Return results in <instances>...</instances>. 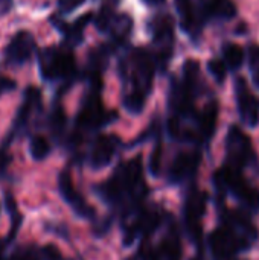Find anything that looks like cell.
I'll return each mask as SVG.
<instances>
[{"label": "cell", "mask_w": 259, "mask_h": 260, "mask_svg": "<svg viewBox=\"0 0 259 260\" xmlns=\"http://www.w3.org/2000/svg\"><path fill=\"white\" fill-rule=\"evenodd\" d=\"M38 72L46 82H61L67 88L78 75L73 49L66 44L49 46L37 53Z\"/></svg>", "instance_id": "1"}, {"label": "cell", "mask_w": 259, "mask_h": 260, "mask_svg": "<svg viewBox=\"0 0 259 260\" xmlns=\"http://www.w3.org/2000/svg\"><path fill=\"white\" fill-rule=\"evenodd\" d=\"M142 184V163L140 155L131 158L128 163L122 165L116 174L102 183L96 193L107 203H118L124 195L137 192L139 186Z\"/></svg>", "instance_id": "2"}, {"label": "cell", "mask_w": 259, "mask_h": 260, "mask_svg": "<svg viewBox=\"0 0 259 260\" xmlns=\"http://www.w3.org/2000/svg\"><path fill=\"white\" fill-rule=\"evenodd\" d=\"M121 66H124V69L121 67V72L131 84V90L128 91H136L147 96V93L151 90L156 69L151 53L145 49H136L130 59L121 61Z\"/></svg>", "instance_id": "3"}, {"label": "cell", "mask_w": 259, "mask_h": 260, "mask_svg": "<svg viewBox=\"0 0 259 260\" xmlns=\"http://www.w3.org/2000/svg\"><path fill=\"white\" fill-rule=\"evenodd\" d=\"M38 53L37 40L26 29L17 30L3 49V62L9 67H23Z\"/></svg>", "instance_id": "4"}, {"label": "cell", "mask_w": 259, "mask_h": 260, "mask_svg": "<svg viewBox=\"0 0 259 260\" xmlns=\"http://www.w3.org/2000/svg\"><path fill=\"white\" fill-rule=\"evenodd\" d=\"M150 32L156 46V59L165 69L174 50V21L171 15H156L150 21Z\"/></svg>", "instance_id": "5"}, {"label": "cell", "mask_w": 259, "mask_h": 260, "mask_svg": "<svg viewBox=\"0 0 259 260\" xmlns=\"http://www.w3.org/2000/svg\"><path fill=\"white\" fill-rule=\"evenodd\" d=\"M116 117V113H108L104 110L101 101V90L90 88V93L85 96L81 110L76 116V126L82 129H96L107 125L111 119Z\"/></svg>", "instance_id": "6"}, {"label": "cell", "mask_w": 259, "mask_h": 260, "mask_svg": "<svg viewBox=\"0 0 259 260\" xmlns=\"http://www.w3.org/2000/svg\"><path fill=\"white\" fill-rule=\"evenodd\" d=\"M226 151L227 160L231 163L229 166L235 169H241L255 160V151L249 136L235 125L229 128L226 137Z\"/></svg>", "instance_id": "7"}, {"label": "cell", "mask_w": 259, "mask_h": 260, "mask_svg": "<svg viewBox=\"0 0 259 260\" xmlns=\"http://www.w3.org/2000/svg\"><path fill=\"white\" fill-rule=\"evenodd\" d=\"M235 96H237V105L241 120L249 128H255L259 123V101L250 91L244 78L237 79Z\"/></svg>", "instance_id": "8"}, {"label": "cell", "mask_w": 259, "mask_h": 260, "mask_svg": "<svg viewBox=\"0 0 259 260\" xmlns=\"http://www.w3.org/2000/svg\"><path fill=\"white\" fill-rule=\"evenodd\" d=\"M41 90L38 87L34 85H27L23 90V98H21V104L17 110L14 123H12V131L11 136H14L15 133H21L26 129L31 117L34 116V113L41 110Z\"/></svg>", "instance_id": "9"}, {"label": "cell", "mask_w": 259, "mask_h": 260, "mask_svg": "<svg viewBox=\"0 0 259 260\" xmlns=\"http://www.w3.org/2000/svg\"><path fill=\"white\" fill-rule=\"evenodd\" d=\"M244 241L241 236H237L229 229H217L209 236V248L215 259L226 260L232 257L238 250H241Z\"/></svg>", "instance_id": "10"}, {"label": "cell", "mask_w": 259, "mask_h": 260, "mask_svg": "<svg viewBox=\"0 0 259 260\" xmlns=\"http://www.w3.org/2000/svg\"><path fill=\"white\" fill-rule=\"evenodd\" d=\"M92 18H93V14L87 12V14L78 17L73 23L64 21L60 15H50L49 21L63 35L64 44L69 46L70 49H73V47H76L78 44H81L84 41V29L92 21Z\"/></svg>", "instance_id": "11"}, {"label": "cell", "mask_w": 259, "mask_h": 260, "mask_svg": "<svg viewBox=\"0 0 259 260\" xmlns=\"http://www.w3.org/2000/svg\"><path fill=\"white\" fill-rule=\"evenodd\" d=\"M206 210V195L198 189L188 193L185 203V222L191 238H200L202 235V218Z\"/></svg>", "instance_id": "12"}, {"label": "cell", "mask_w": 259, "mask_h": 260, "mask_svg": "<svg viewBox=\"0 0 259 260\" xmlns=\"http://www.w3.org/2000/svg\"><path fill=\"white\" fill-rule=\"evenodd\" d=\"M58 190H60V195L63 197V200L73 209V212L76 215H79L81 218H92L95 215L93 207H90L85 203V200L81 197V193L75 189L72 177L67 171L61 172L58 177Z\"/></svg>", "instance_id": "13"}, {"label": "cell", "mask_w": 259, "mask_h": 260, "mask_svg": "<svg viewBox=\"0 0 259 260\" xmlns=\"http://www.w3.org/2000/svg\"><path fill=\"white\" fill-rule=\"evenodd\" d=\"M118 145H119V140L118 137L114 136H99L93 146H92V151H90V157H89V161H90V166L93 169H104L107 168L114 154H116V149H118Z\"/></svg>", "instance_id": "14"}, {"label": "cell", "mask_w": 259, "mask_h": 260, "mask_svg": "<svg viewBox=\"0 0 259 260\" xmlns=\"http://www.w3.org/2000/svg\"><path fill=\"white\" fill-rule=\"evenodd\" d=\"M200 165V155L197 152H180L171 168H169V181L174 184H180L185 180H188L189 177H192L195 174V171L198 169Z\"/></svg>", "instance_id": "15"}, {"label": "cell", "mask_w": 259, "mask_h": 260, "mask_svg": "<svg viewBox=\"0 0 259 260\" xmlns=\"http://www.w3.org/2000/svg\"><path fill=\"white\" fill-rule=\"evenodd\" d=\"M176 6L180 17L182 29L191 37H195L202 27V17L194 5V0H176Z\"/></svg>", "instance_id": "16"}, {"label": "cell", "mask_w": 259, "mask_h": 260, "mask_svg": "<svg viewBox=\"0 0 259 260\" xmlns=\"http://www.w3.org/2000/svg\"><path fill=\"white\" fill-rule=\"evenodd\" d=\"M202 14L211 20H231L237 15V6L232 0H205Z\"/></svg>", "instance_id": "17"}, {"label": "cell", "mask_w": 259, "mask_h": 260, "mask_svg": "<svg viewBox=\"0 0 259 260\" xmlns=\"http://www.w3.org/2000/svg\"><path fill=\"white\" fill-rule=\"evenodd\" d=\"M131 29H133V20H131L130 15H127V14L114 15L113 23H111V27L108 30L111 34L113 44L122 43L130 35Z\"/></svg>", "instance_id": "18"}, {"label": "cell", "mask_w": 259, "mask_h": 260, "mask_svg": "<svg viewBox=\"0 0 259 260\" xmlns=\"http://www.w3.org/2000/svg\"><path fill=\"white\" fill-rule=\"evenodd\" d=\"M217 119H218V104L214 101L205 108V111L200 116V133L206 139H211L214 136L215 126H217Z\"/></svg>", "instance_id": "19"}, {"label": "cell", "mask_w": 259, "mask_h": 260, "mask_svg": "<svg viewBox=\"0 0 259 260\" xmlns=\"http://www.w3.org/2000/svg\"><path fill=\"white\" fill-rule=\"evenodd\" d=\"M223 61L229 69L238 70L244 64V50L238 44L227 43L223 47Z\"/></svg>", "instance_id": "20"}, {"label": "cell", "mask_w": 259, "mask_h": 260, "mask_svg": "<svg viewBox=\"0 0 259 260\" xmlns=\"http://www.w3.org/2000/svg\"><path fill=\"white\" fill-rule=\"evenodd\" d=\"M52 148L49 140L44 136H34L29 140V155L35 161H43L44 158L49 157Z\"/></svg>", "instance_id": "21"}, {"label": "cell", "mask_w": 259, "mask_h": 260, "mask_svg": "<svg viewBox=\"0 0 259 260\" xmlns=\"http://www.w3.org/2000/svg\"><path fill=\"white\" fill-rule=\"evenodd\" d=\"M198 78H200V66L197 61L194 59H188L183 66V84L192 91L195 93L197 87H198Z\"/></svg>", "instance_id": "22"}, {"label": "cell", "mask_w": 259, "mask_h": 260, "mask_svg": "<svg viewBox=\"0 0 259 260\" xmlns=\"http://www.w3.org/2000/svg\"><path fill=\"white\" fill-rule=\"evenodd\" d=\"M66 123H67V117H66L63 107L60 104H55L50 111V116H49V126H50L52 134L60 137L64 133Z\"/></svg>", "instance_id": "23"}, {"label": "cell", "mask_w": 259, "mask_h": 260, "mask_svg": "<svg viewBox=\"0 0 259 260\" xmlns=\"http://www.w3.org/2000/svg\"><path fill=\"white\" fill-rule=\"evenodd\" d=\"M145 99L147 96L142 93H136V91H127L124 99H122V105L124 108L131 113V114H139L143 107H145Z\"/></svg>", "instance_id": "24"}, {"label": "cell", "mask_w": 259, "mask_h": 260, "mask_svg": "<svg viewBox=\"0 0 259 260\" xmlns=\"http://www.w3.org/2000/svg\"><path fill=\"white\" fill-rule=\"evenodd\" d=\"M113 18H114L113 6H110V5L105 3V5L99 9V12H98V15L95 17L93 23H95V26H96V29H98L99 32H108L110 27H111Z\"/></svg>", "instance_id": "25"}, {"label": "cell", "mask_w": 259, "mask_h": 260, "mask_svg": "<svg viewBox=\"0 0 259 260\" xmlns=\"http://www.w3.org/2000/svg\"><path fill=\"white\" fill-rule=\"evenodd\" d=\"M247 58H249V67L252 72V78L255 85L259 88V46L258 44H250L247 50Z\"/></svg>", "instance_id": "26"}, {"label": "cell", "mask_w": 259, "mask_h": 260, "mask_svg": "<svg viewBox=\"0 0 259 260\" xmlns=\"http://www.w3.org/2000/svg\"><path fill=\"white\" fill-rule=\"evenodd\" d=\"M208 70H209V73L212 75V78H214L218 84L224 82L226 75H227V66L224 64L223 59H218V58L211 59V61L208 62Z\"/></svg>", "instance_id": "27"}, {"label": "cell", "mask_w": 259, "mask_h": 260, "mask_svg": "<svg viewBox=\"0 0 259 260\" xmlns=\"http://www.w3.org/2000/svg\"><path fill=\"white\" fill-rule=\"evenodd\" d=\"M160 161H162V145H157L150 157V163H148V169L150 174L153 177H157L160 172Z\"/></svg>", "instance_id": "28"}, {"label": "cell", "mask_w": 259, "mask_h": 260, "mask_svg": "<svg viewBox=\"0 0 259 260\" xmlns=\"http://www.w3.org/2000/svg\"><path fill=\"white\" fill-rule=\"evenodd\" d=\"M87 0H56V8L61 15L70 14L79 6H82Z\"/></svg>", "instance_id": "29"}, {"label": "cell", "mask_w": 259, "mask_h": 260, "mask_svg": "<svg viewBox=\"0 0 259 260\" xmlns=\"http://www.w3.org/2000/svg\"><path fill=\"white\" fill-rule=\"evenodd\" d=\"M40 256L43 257V260H66L63 253L60 251V248L56 245L47 244L40 250Z\"/></svg>", "instance_id": "30"}, {"label": "cell", "mask_w": 259, "mask_h": 260, "mask_svg": "<svg viewBox=\"0 0 259 260\" xmlns=\"http://www.w3.org/2000/svg\"><path fill=\"white\" fill-rule=\"evenodd\" d=\"M8 260H40L38 254L32 250V248H17Z\"/></svg>", "instance_id": "31"}, {"label": "cell", "mask_w": 259, "mask_h": 260, "mask_svg": "<svg viewBox=\"0 0 259 260\" xmlns=\"http://www.w3.org/2000/svg\"><path fill=\"white\" fill-rule=\"evenodd\" d=\"M14 90H17V82L0 73V96L5 93H11Z\"/></svg>", "instance_id": "32"}, {"label": "cell", "mask_w": 259, "mask_h": 260, "mask_svg": "<svg viewBox=\"0 0 259 260\" xmlns=\"http://www.w3.org/2000/svg\"><path fill=\"white\" fill-rule=\"evenodd\" d=\"M9 160H11V155L8 154V151H6V143H5L3 148L0 149V172H3V171L8 168Z\"/></svg>", "instance_id": "33"}, {"label": "cell", "mask_w": 259, "mask_h": 260, "mask_svg": "<svg viewBox=\"0 0 259 260\" xmlns=\"http://www.w3.org/2000/svg\"><path fill=\"white\" fill-rule=\"evenodd\" d=\"M14 9V0H0V17L9 14Z\"/></svg>", "instance_id": "34"}, {"label": "cell", "mask_w": 259, "mask_h": 260, "mask_svg": "<svg viewBox=\"0 0 259 260\" xmlns=\"http://www.w3.org/2000/svg\"><path fill=\"white\" fill-rule=\"evenodd\" d=\"M145 5H150V6H159V5H163L165 0H142Z\"/></svg>", "instance_id": "35"}, {"label": "cell", "mask_w": 259, "mask_h": 260, "mask_svg": "<svg viewBox=\"0 0 259 260\" xmlns=\"http://www.w3.org/2000/svg\"><path fill=\"white\" fill-rule=\"evenodd\" d=\"M121 0H107V5H110V6H118V3H119Z\"/></svg>", "instance_id": "36"}, {"label": "cell", "mask_w": 259, "mask_h": 260, "mask_svg": "<svg viewBox=\"0 0 259 260\" xmlns=\"http://www.w3.org/2000/svg\"><path fill=\"white\" fill-rule=\"evenodd\" d=\"M131 260H154V256H151V257H136V259H131Z\"/></svg>", "instance_id": "37"}, {"label": "cell", "mask_w": 259, "mask_h": 260, "mask_svg": "<svg viewBox=\"0 0 259 260\" xmlns=\"http://www.w3.org/2000/svg\"><path fill=\"white\" fill-rule=\"evenodd\" d=\"M192 260H200V259H192Z\"/></svg>", "instance_id": "38"}]
</instances>
